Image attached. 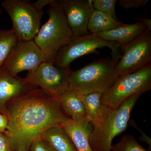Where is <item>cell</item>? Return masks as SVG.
Instances as JSON below:
<instances>
[{
    "mask_svg": "<svg viewBox=\"0 0 151 151\" xmlns=\"http://www.w3.org/2000/svg\"><path fill=\"white\" fill-rule=\"evenodd\" d=\"M6 109L8 125L4 133L10 139L13 150L30 149L33 142L41 137L47 129L70 119L59 101L40 88L10 100Z\"/></svg>",
    "mask_w": 151,
    "mask_h": 151,
    "instance_id": "obj_1",
    "label": "cell"
},
{
    "mask_svg": "<svg viewBox=\"0 0 151 151\" xmlns=\"http://www.w3.org/2000/svg\"><path fill=\"white\" fill-rule=\"evenodd\" d=\"M142 94L132 95L117 109L101 105L97 119L91 123L89 143L93 151H111L113 139L127 129L131 112Z\"/></svg>",
    "mask_w": 151,
    "mask_h": 151,
    "instance_id": "obj_2",
    "label": "cell"
},
{
    "mask_svg": "<svg viewBox=\"0 0 151 151\" xmlns=\"http://www.w3.org/2000/svg\"><path fill=\"white\" fill-rule=\"evenodd\" d=\"M47 13L48 20L40 28L33 40L43 53L46 62L53 63L60 49L73 36L56 0H53L50 4Z\"/></svg>",
    "mask_w": 151,
    "mask_h": 151,
    "instance_id": "obj_3",
    "label": "cell"
},
{
    "mask_svg": "<svg viewBox=\"0 0 151 151\" xmlns=\"http://www.w3.org/2000/svg\"><path fill=\"white\" fill-rule=\"evenodd\" d=\"M117 64L110 58H102L71 71L68 78V89L82 94L94 92L103 94L117 78L115 72Z\"/></svg>",
    "mask_w": 151,
    "mask_h": 151,
    "instance_id": "obj_4",
    "label": "cell"
},
{
    "mask_svg": "<svg viewBox=\"0 0 151 151\" xmlns=\"http://www.w3.org/2000/svg\"><path fill=\"white\" fill-rule=\"evenodd\" d=\"M151 89V63L135 71L118 77L112 86L103 93L102 105L113 109L119 108L128 98L138 92Z\"/></svg>",
    "mask_w": 151,
    "mask_h": 151,
    "instance_id": "obj_5",
    "label": "cell"
},
{
    "mask_svg": "<svg viewBox=\"0 0 151 151\" xmlns=\"http://www.w3.org/2000/svg\"><path fill=\"white\" fill-rule=\"evenodd\" d=\"M1 6L10 17L12 29L19 40H33L40 29L43 11L37 9L29 1L21 0H5Z\"/></svg>",
    "mask_w": 151,
    "mask_h": 151,
    "instance_id": "obj_6",
    "label": "cell"
},
{
    "mask_svg": "<svg viewBox=\"0 0 151 151\" xmlns=\"http://www.w3.org/2000/svg\"><path fill=\"white\" fill-rule=\"evenodd\" d=\"M105 47L111 50V59L118 63V60L122 56L120 45L116 42L107 41L89 33L73 37L67 44L60 49L53 63L55 66L61 68L70 67V63L78 58L98 52V49Z\"/></svg>",
    "mask_w": 151,
    "mask_h": 151,
    "instance_id": "obj_7",
    "label": "cell"
},
{
    "mask_svg": "<svg viewBox=\"0 0 151 151\" xmlns=\"http://www.w3.org/2000/svg\"><path fill=\"white\" fill-rule=\"evenodd\" d=\"M70 67L61 68L53 63L44 62L35 70L29 72L25 78L30 84L40 89L49 96L58 100L68 89Z\"/></svg>",
    "mask_w": 151,
    "mask_h": 151,
    "instance_id": "obj_8",
    "label": "cell"
},
{
    "mask_svg": "<svg viewBox=\"0 0 151 151\" xmlns=\"http://www.w3.org/2000/svg\"><path fill=\"white\" fill-rule=\"evenodd\" d=\"M123 54L115 68L117 78L151 63V31L147 29L131 42L121 47Z\"/></svg>",
    "mask_w": 151,
    "mask_h": 151,
    "instance_id": "obj_9",
    "label": "cell"
},
{
    "mask_svg": "<svg viewBox=\"0 0 151 151\" xmlns=\"http://www.w3.org/2000/svg\"><path fill=\"white\" fill-rule=\"evenodd\" d=\"M44 62H46L44 55L34 40H19L2 67L12 75L16 76L24 70L34 71Z\"/></svg>",
    "mask_w": 151,
    "mask_h": 151,
    "instance_id": "obj_10",
    "label": "cell"
},
{
    "mask_svg": "<svg viewBox=\"0 0 151 151\" xmlns=\"http://www.w3.org/2000/svg\"><path fill=\"white\" fill-rule=\"evenodd\" d=\"M73 37L89 34L87 25L94 8L92 0H56Z\"/></svg>",
    "mask_w": 151,
    "mask_h": 151,
    "instance_id": "obj_11",
    "label": "cell"
},
{
    "mask_svg": "<svg viewBox=\"0 0 151 151\" xmlns=\"http://www.w3.org/2000/svg\"><path fill=\"white\" fill-rule=\"evenodd\" d=\"M37 87L30 84L25 78L15 76L2 67L0 68V113L7 117L6 105L14 99Z\"/></svg>",
    "mask_w": 151,
    "mask_h": 151,
    "instance_id": "obj_12",
    "label": "cell"
},
{
    "mask_svg": "<svg viewBox=\"0 0 151 151\" xmlns=\"http://www.w3.org/2000/svg\"><path fill=\"white\" fill-rule=\"evenodd\" d=\"M61 125L70 137L77 151H93L89 143L92 126L88 119L76 122L69 119Z\"/></svg>",
    "mask_w": 151,
    "mask_h": 151,
    "instance_id": "obj_13",
    "label": "cell"
},
{
    "mask_svg": "<svg viewBox=\"0 0 151 151\" xmlns=\"http://www.w3.org/2000/svg\"><path fill=\"white\" fill-rule=\"evenodd\" d=\"M147 29L144 24L138 22L131 24H124L114 29L94 35L107 41L116 42L121 47L131 42Z\"/></svg>",
    "mask_w": 151,
    "mask_h": 151,
    "instance_id": "obj_14",
    "label": "cell"
},
{
    "mask_svg": "<svg viewBox=\"0 0 151 151\" xmlns=\"http://www.w3.org/2000/svg\"><path fill=\"white\" fill-rule=\"evenodd\" d=\"M58 101L63 111L71 120L81 122L87 119L78 91L68 89L60 96Z\"/></svg>",
    "mask_w": 151,
    "mask_h": 151,
    "instance_id": "obj_15",
    "label": "cell"
},
{
    "mask_svg": "<svg viewBox=\"0 0 151 151\" xmlns=\"http://www.w3.org/2000/svg\"><path fill=\"white\" fill-rule=\"evenodd\" d=\"M41 138L48 143L55 151H77L61 125L49 127L43 132Z\"/></svg>",
    "mask_w": 151,
    "mask_h": 151,
    "instance_id": "obj_16",
    "label": "cell"
},
{
    "mask_svg": "<svg viewBox=\"0 0 151 151\" xmlns=\"http://www.w3.org/2000/svg\"><path fill=\"white\" fill-rule=\"evenodd\" d=\"M124 24L118 18L94 9L89 17L87 30L89 34L95 35L114 29Z\"/></svg>",
    "mask_w": 151,
    "mask_h": 151,
    "instance_id": "obj_17",
    "label": "cell"
},
{
    "mask_svg": "<svg viewBox=\"0 0 151 151\" xmlns=\"http://www.w3.org/2000/svg\"><path fill=\"white\" fill-rule=\"evenodd\" d=\"M79 93L84 105L86 118L92 123L97 119L100 113L102 105L101 98L102 93L98 92L87 94Z\"/></svg>",
    "mask_w": 151,
    "mask_h": 151,
    "instance_id": "obj_18",
    "label": "cell"
},
{
    "mask_svg": "<svg viewBox=\"0 0 151 151\" xmlns=\"http://www.w3.org/2000/svg\"><path fill=\"white\" fill-rule=\"evenodd\" d=\"M18 41L12 29H0V68L4 65L12 49Z\"/></svg>",
    "mask_w": 151,
    "mask_h": 151,
    "instance_id": "obj_19",
    "label": "cell"
},
{
    "mask_svg": "<svg viewBox=\"0 0 151 151\" xmlns=\"http://www.w3.org/2000/svg\"><path fill=\"white\" fill-rule=\"evenodd\" d=\"M111 151H148L140 145L133 136L124 135L121 140L112 146Z\"/></svg>",
    "mask_w": 151,
    "mask_h": 151,
    "instance_id": "obj_20",
    "label": "cell"
},
{
    "mask_svg": "<svg viewBox=\"0 0 151 151\" xmlns=\"http://www.w3.org/2000/svg\"><path fill=\"white\" fill-rule=\"evenodd\" d=\"M94 9L117 19L116 13V0H92Z\"/></svg>",
    "mask_w": 151,
    "mask_h": 151,
    "instance_id": "obj_21",
    "label": "cell"
},
{
    "mask_svg": "<svg viewBox=\"0 0 151 151\" xmlns=\"http://www.w3.org/2000/svg\"><path fill=\"white\" fill-rule=\"evenodd\" d=\"M149 0H120L119 5L127 9H137L145 6Z\"/></svg>",
    "mask_w": 151,
    "mask_h": 151,
    "instance_id": "obj_22",
    "label": "cell"
},
{
    "mask_svg": "<svg viewBox=\"0 0 151 151\" xmlns=\"http://www.w3.org/2000/svg\"><path fill=\"white\" fill-rule=\"evenodd\" d=\"M30 150L31 151H55L48 143L41 138L33 142Z\"/></svg>",
    "mask_w": 151,
    "mask_h": 151,
    "instance_id": "obj_23",
    "label": "cell"
},
{
    "mask_svg": "<svg viewBox=\"0 0 151 151\" xmlns=\"http://www.w3.org/2000/svg\"><path fill=\"white\" fill-rule=\"evenodd\" d=\"M12 145L10 138L5 133H0V151H12Z\"/></svg>",
    "mask_w": 151,
    "mask_h": 151,
    "instance_id": "obj_24",
    "label": "cell"
},
{
    "mask_svg": "<svg viewBox=\"0 0 151 151\" xmlns=\"http://www.w3.org/2000/svg\"><path fill=\"white\" fill-rule=\"evenodd\" d=\"M8 125V119L6 116L0 113V133H5Z\"/></svg>",
    "mask_w": 151,
    "mask_h": 151,
    "instance_id": "obj_25",
    "label": "cell"
},
{
    "mask_svg": "<svg viewBox=\"0 0 151 151\" xmlns=\"http://www.w3.org/2000/svg\"><path fill=\"white\" fill-rule=\"evenodd\" d=\"M53 0H38L33 3L34 5L39 10L42 11V9L45 6L50 4Z\"/></svg>",
    "mask_w": 151,
    "mask_h": 151,
    "instance_id": "obj_26",
    "label": "cell"
},
{
    "mask_svg": "<svg viewBox=\"0 0 151 151\" xmlns=\"http://www.w3.org/2000/svg\"><path fill=\"white\" fill-rule=\"evenodd\" d=\"M140 22L142 23L145 25L146 26V27H147V29L151 31V19L143 17L141 19Z\"/></svg>",
    "mask_w": 151,
    "mask_h": 151,
    "instance_id": "obj_27",
    "label": "cell"
},
{
    "mask_svg": "<svg viewBox=\"0 0 151 151\" xmlns=\"http://www.w3.org/2000/svg\"><path fill=\"white\" fill-rule=\"evenodd\" d=\"M29 150L30 149L26 148L21 147L19 148L12 151H29Z\"/></svg>",
    "mask_w": 151,
    "mask_h": 151,
    "instance_id": "obj_28",
    "label": "cell"
},
{
    "mask_svg": "<svg viewBox=\"0 0 151 151\" xmlns=\"http://www.w3.org/2000/svg\"><path fill=\"white\" fill-rule=\"evenodd\" d=\"M1 1H0V3H1ZM2 13V9L1 8V7H0V15Z\"/></svg>",
    "mask_w": 151,
    "mask_h": 151,
    "instance_id": "obj_29",
    "label": "cell"
}]
</instances>
